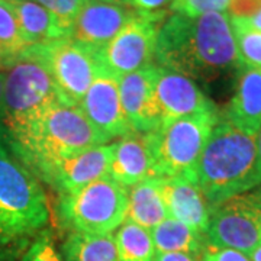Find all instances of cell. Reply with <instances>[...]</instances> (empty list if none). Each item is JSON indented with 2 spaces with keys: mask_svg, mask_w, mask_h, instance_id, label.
Listing matches in <instances>:
<instances>
[{
  "mask_svg": "<svg viewBox=\"0 0 261 261\" xmlns=\"http://www.w3.org/2000/svg\"><path fill=\"white\" fill-rule=\"evenodd\" d=\"M225 119L248 135L261 129V68L241 65Z\"/></svg>",
  "mask_w": 261,
  "mask_h": 261,
  "instance_id": "obj_18",
  "label": "cell"
},
{
  "mask_svg": "<svg viewBox=\"0 0 261 261\" xmlns=\"http://www.w3.org/2000/svg\"><path fill=\"white\" fill-rule=\"evenodd\" d=\"M28 49L47 65L60 102L80 106L99 68L97 51L84 47L73 38L29 45Z\"/></svg>",
  "mask_w": 261,
  "mask_h": 261,
  "instance_id": "obj_8",
  "label": "cell"
},
{
  "mask_svg": "<svg viewBox=\"0 0 261 261\" xmlns=\"http://www.w3.org/2000/svg\"><path fill=\"white\" fill-rule=\"evenodd\" d=\"M159 65L155 63L118 79L123 113L130 129L140 134L154 132L161 126V111L155 93Z\"/></svg>",
  "mask_w": 261,
  "mask_h": 261,
  "instance_id": "obj_12",
  "label": "cell"
},
{
  "mask_svg": "<svg viewBox=\"0 0 261 261\" xmlns=\"http://www.w3.org/2000/svg\"><path fill=\"white\" fill-rule=\"evenodd\" d=\"M171 0H126V6L138 12H159Z\"/></svg>",
  "mask_w": 261,
  "mask_h": 261,
  "instance_id": "obj_32",
  "label": "cell"
},
{
  "mask_svg": "<svg viewBox=\"0 0 261 261\" xmlns=\"http://www.w3.org/2000/svg\"><path fill=\"white\" fill-rule=\"evenodd\" d=\"M61 252L65 261H121L113 235H89L71 232Z\"/></svg>",
  "mask_w": 261,
  "mask_h": 261,
  "instance_id": "obj_22",
  "label": "cell"
},
{
  "mask_svg": "<svg viewBox=\"0 0 261 261\" xmlns=\"http://www.w3.org/2000/svg\"><path fill=\"white\" fill-rule=\"evenodd\" d=\"M155 64L192 80H212L240 68L229 15L214 12L189 18L171 13L160 25Z\"/></svg>",
  "mask_w": 261,
  "mask_h": 261,
  "instance_id": "obj_1",
  "label": "cell"
},
{
  "mask_svg": "<svg viewBox=\"0 0 261 261\" xmlns=\"http://www.w3.org/2000/svg\"><path fill=\"white\" fill-rule=\"evenodd\" d=\"M206 244L250 255L261 245V192L226 199L211 211Z\"/></svg>",
  "mask_w": 261,
  "mask_h": 261,
  "instance_id": "obj_10",
  "label": "cell"
},
{
  "mask_svg": "<svg viewBox=\"0 0 261 261\" xmlns=\"http://www.w3.org/2000/svg\"><path fill=\"white\" fill-rule=\"evenodd\" d=\"M202 261H251L250 255L244 254L241 251H237L232 248H222V247H215L211 244H205L202 254Z\"/></svg>",
  "mask_w": 261,
  "mask_h": 261,
  "instance_id": "obj_30",
  "label": "cell"
},
{
  "mask_svg": "<svg viewBox=\"0 0 261 261\" xmlns=\"http://www.w3.org/2000/svg\"><path fill=\"white\" fill-rule=\"evenodd\" d=\"M106 2H112V3H118V5L126 6V0H106Z\"/></svg>",
  "mask_w": 261,
  "mask_h": 261,
  "instance_id": "obj_39",
  "label": "cell"
},
{
  "mask_svg": "<svg viewBox=\"0 0 261 261\" xmlns=\"http://www.w3.org/2000/svg\"><path fill=\"white\" fill-rule=\"evenodd\" d=\"M5 80H6V71H0V122L3 116V99H5Z\"/></svg>",
  "mask_w": 261,
  "mask_h": 261,
  "instance_id": "obj_36",
  "label": "cell"
},
{
  "mask_svg": "<svg viewBox=\"0 0 261 261\" xmlns=\"http://www.w3.org/2000/svg\"><path fill=\"white\" fill-rule=\"evenodd\" d=\"M149 232L157 252H186L200 257L206 244L205 235L170 216Z\"/></svg>",
  "mask_w": 261,
  "mask_h": 261,
  "instance_id": "obj_21",
  "label": "cell"
},
{
  "mask_svg": "<svg viewBox=\"0 0 261 261\" xmlns=\"http://www.w3.org/2000/svg\"><path fill=\"white\" fill-rule=\"evenodd\" d=\"M170 9L177 15L197 18L214 12L226 13L229 9V0H171Z\"/></svg>",
  "mask_w": 261,
  "mask_h": 261,
  "instance_id": "obj_27",
  "label": "cell"
},
{
  "mask_svg": "<svg viewBox=\"0 0 261 261\" xmlns=\"http://www.w3.org/2000/svg\"><path fill=\"white\" fill-rule=\"evenodd\" d=\"M155 93L161 111V125L215 108L195 80L160 65Z\"/></svg>",
  "mask_w": 261,
  "mask_h": 261,
  "instance_id": "obj_15",
  "label": "cell"
},
{
  "mask_svg": "<svg viewBox=\"0 0 261 261\" xmlns=\"http://www.w3.org/2000/svg\"><path fill=\"white\" fill-rule=\"evenodd\" d=\"M197 186L211 211L226 199L261 186L257 137L219 118L197 164Z\"/></svg>",
  "mask_w": 261,
  "mask_h": 261,
  "instance_id": "obj_2",
  "label": "cell"
},
{
  "mask_svg": "<svg viewBox=\"0 0 261 261\" xmlns=\"http://www.w3.org/2000/svg\"><path fill=\"white\" fill-rule=\"evenodd\" d=\"M0 207L29 233L44 228L49 219L44 189L12 148L3 130H0Z\"/></svg>",
  "mask_w": 261,
  "mask_h": 261,
  "instance_id": "obj_7",
  "label": "cell"
},
{
  "mask_svg": "<svg viewBox=\"0 0 261 261\" xmlns=\"http://www.w3.org/2000/svg\"><path fill=\"white\" fill-rule=\"evenodd\" d=\"M28 233V231L12 215L0 207V245L13 243Z\"/></svg>",
  "mask_w": 261,
  "mask_h": 261,
  "instance_id": "obj_29",
  "label": "cell"
},
{
  "mask_svg": "<svg viewBox=\"0 0 261 261\" xmlns=\"http://www.w3.org/2000/svg\"><path fill=\"white\" fill-rule=\"evenodd\" d=\"M168 218L164 205L160 177L144 180L128 189V218L132 222L151 231Z\"/></svg>",
  "mask_w": 261,
  "mask_h": 261,
  "instance_id": "obj_20",
  "label": "cell"
},
{
  "mask_svg": "<svg viewBox=\"0 0 261 261\" xmlns=\"http://www.w3.org/2000/svg\"><path fill=\"white\" fill-rule=\"evenodd\" d=\"M257 148H258V160H260V168H261V129L258 132V135H257ZM260 192H261V187H260Z\"/></svg>",
  "mask_w": 261,
  "mask_h": 261,
  "instance_id": "obj_38",
  "label": "cell"
},
{
  "mask_svg": "<svg viewBox=\"0 0 261 261\" xmlns=\"http://www.w3.org/2000/svg\"><path fill=\"white\" fill-rule=\"evenodd\" d=\"M79 108L106 141L122 138L132 132L122 109L118 79L100 64Z\"/></svg>",
  "mask_w": 261,
  "mask_h": 261,
  "instance_id": "obj_11",
  "label": "cell"
},
{
  "mask_svg": "<svg viewBox=\"0 0 261 261\" xmlns=\"http://www.w3.org/2000/svg\"><path fill=\"white\" fill-rule=\"evenodd\" d=\"M164 12L135 10L115 37L97 51L99 64L116 79L155 63L157 37Z\"/></svg>",
  "mask_w": 261,
  "mask_h": 261,
  "instance_id": "obj_9",
  "label": "cell"
},
{
  "mask_svg": "<svg viewBox=\"0 0 261 261\" xmlns=\"http://www.w3.org/2000/svg\"><path fill=\"white\" fill-rule=\"evenodd\" d=\"M57 103H60V97L47 65L27 47L6 71L0 122L3 132L6 135L16 134Z\"/></svg>",
  "mask_w": 261,
  "mask_h": 261,
  "instance_id": "obj_5",
  "label": "cell"
},
{
  "mask_svg": "<svg viewBox=\"0 0 261 261\" xmlns=\"http://www.w3.org/2000/svg\"><path fill=\"white\" fill-rule=\"evenodd\" d=\"M18 56L19 54L12 53L10 49L0 44V71H8L10 67L15 64Z\"/></svg>",
  "mask_w": 261,
  "mask_h": 261,
  "instance_id": "obj_34",
  "label": "cell"
},
{
  "mask_svg": "<svg viewBox=\"0 0 261 261\" xmlns=\"http://www.w3.org/2000/svg\"><path fill=\"white\" fill-rule=\"evenodd\" d=\"M6 138L29 170L41 178L63 159L108 142L79 106L61 102Z\"/></svg>",
  "mask_w": 261,
  "mask_h": 261,
  "instance_id": "obj_3",
  "label": "cell"
},
{
  "mask_svg": "<svg viewBox=\"0 0 261 261\" xmlns=\"http://www.w3.org/2000/svg\"><path fill=\"white\" fill-rule=\"evenodd\" d=\"M109 177L125 189L148 178H157V167L147 134L132 130L115 142V154Z\"/></svg>",
  "mask_w": 261,
  "mask_h": 261,
  "instance_id": "obj_16",
  "label": "cell"
},
{
  "mask_svg": "<svg viewBox=\"0 0 261 261\" xmlns=\"http://www.w3.org/2000/svg\"><path fill=\"white\" fill-rule=\"evenodd\" d=\"M219 121L216 108L161 125L147 134L159 177H178L197 183V164Z\"/></svg>",
  "mask_w": 261,
  "mask_h": 261,
  "instance_id": "obj_4",
  "label": "cell"
},
{
  "mask_svg": "<svg viewBox=\"0 0 261 261\" xmlns=\"http://www.w3.org/2000/svg\"><path fill=\"white\" fill-rule=\"evenodd\" d=\"M250 258H251V261H261V245L260 247H257V248L250 254Z\"/></svg>",
  "mask_w": 261,
  "mask_h": 261,
  "instance_id": "obj_37",
  "label": "cell"
},
{
  "mask_svg": "<svg viewBox=\"0 0 261 261\" xmlns=\"http://www.w3.org/2000/svg\"><path fill=\"white\" fill-rule=\"evenodd\" d=\"M261 9V0H229V16L247 19Z\"/></svg>",
  "mask_w": 261,
  "mask_h": 261,
  "instance_id": "obj_31",
  "label": "cell"
},
{
  "mask_svg": "<svg viewBox=\"0 0 261 261\" xmlns=\"http://www.w3.org/2000/svg\"><path fill=\"white\" fill-rule=\"evenodd\" d=\"M160 187L168 216L205 235L211 206L197 183L178 177H160Z\"/></svg>",
  "mask_w": 261,
  "mask_h": 261,
  "instance_id": "obj_17",
  "label": "cell"
},
{
  "mask_svg": "<svg viewBox=\"0 0 261 261\" xmlns=\"http://www.w3.org/2000/svg\"><path fill=\"white\" fill-rule=\"evenodd\" d=\"M0 44L15 54L28 47L22 38L16 13L9 0H0Z\"/></svg>",
  "mask_w": 261,
  "mask_h": 261,
  "instance_id": "obj_25",
  "label": "cell"
},
{
  "mask_svg": "<svg viewBox=\"0 0 261 261\" xmlns=\"http://www.w3.org/2000/svg\"><path fill=\"white\" fill-rule=\"evenodd\" d=\"M18 18L20 34L27 45L48 44L71 38L60 28L56 18L35 0H9Z\"/></svg>",
  "mask_w": 261,
  "mask_h": 261,
  "instance_id": "obj_19",
  "label": "cell"
},
{
  "mask_svg": "<svg viewBox=\"0 0 261 261\" xmlns=\"http://www.w3.org/2000/svg\"><path fill=\"white\" fill-rule=\"evenodd\" d=\"M241 65L261 68V31L244 28L231 20Z\"/></svg>",
  "mask_w": 261,
  "mask_h": 261,
  "instance_id": "obj_24",
  "label": "cell"
},
{
  "mask_svg": "<svg viewBox=\"0 0 261 261\" xmlns=\"http://www.w3.org/2000/svg\"><path fill=\"white\" fill-rule=\"evenodd\" d=\"M121 261H152L155 247L148 229L126 219L113 237Z\"/></svg>",
  "mask_w": 261,
  "mask_h": 261,
  "instance_id": "obj_23",
  "label": "cell"
},
{
  "mask_svg": "<svg viewBox=\"0 0 261 261\" xmlns=\"http://www.w3.org/2000/svg\"><path fill=\"white\" fill-rule=\"evenodd\" d=\"M56 18L60 28L67 35L71 37L73 27L80 10L83 8L84 0H35Z\"/></svg>",
  "mask_w": 261,
  "mask_h": 261,
  "instance_id": "obj_26",
  "label": "cell"
},
{
  "mask_svg": "<svg viewBox=\"0 0 261 261\" xmlns=\"http://www.w3.org/2000/svg\"><path fill=\"white\" fill-rule=\"evenodd\" d=\"M115 154V142L103 144L56 163L42 176V180L60 192V195L75 190L109 177Z\"/></svg>",
  "mask_w": 261,
  "mask_h": 261,
  "instance_id": "obj_13",
  "label": "cell"
},
{
  "mask_svg": "<svg viewBox=\"0 0 261 261\" xmlns=\"http://www.w3.org/2000/svg\"><path fill=\"white\" fill-rule=\"evenodd\" d=\"M231 18V16H229ZM232 22L235 23H238V25H241L244 28H248V29H254V31H261V9L257 12V13H254L252 16L247 19H238V18H231Z\"/></svg>",
  "mask_w": 261,
  "mask_h": 261,
  "instance_id": "obj_35",
  "label": "cell"
},
{
  "mask_svg": "<svg viewBox=\"0 0 261 261\" xmlns=\"http://www.w3.org/2000/svg\"><path fill=\"white\" fill-rule=\"evenodd\" d=\"M20 261H64L58 254L54 244L48 235H39L34 243L29 245L27 252L22 255Z\"/></svg>",
  "mask_w": 261,
  "mask_h": 261,
  "instance_id": "obj_28",
  "label": "cell"
},
{
  "mask_svg": "<svg viewBox=\"0 0 261 261\" xmlns=\"http://www.w3.org/2000/svg\"><path fill=\"white\" fill-rule=\"evenodd\" d=\"M152 261H199L196 255L186 252H157Z\"/></svg>",
  "mask_w": 261,
  "mask_h": 261,
  "instance_id": "obj_33",
  "label": "cell"
},
{
  "mask_svg": "<svg viewBox=\"0 0 261 261\" xmlns=\"http://www.w3.org/2000/svg\"><path fill=\"white\" fill-rule=\"evenodd\" d=\"M134 12L128 6L106 0H84L71 38L84 47L99 51L123 28Z\"/></svg>",
  "mask_w": 261,
  "mask_h": 261,
  "instance_id": "obj_14",
  "label": "cell"
},
{
  "mask_svg": "<svg viewBox=\"0 0 261 261\" xmlns=\"http://www.w3.org/2000/svg\"><path fill=\"white\" fill-rule=\"evenodd\" d=\"M58 215L73 232L112 235L128 218V189L111 177L60 195Z\"/></svg>",
  "mask_w": 261,
  "mask_h": 261,
  "instance_id": "obj_6",
  "label": "cell"
}]
</instances>
